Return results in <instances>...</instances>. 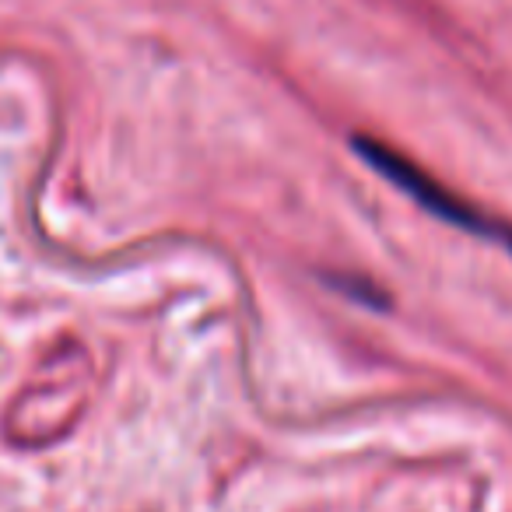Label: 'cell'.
I'll return each instance as SVG.
<instances>
[{"label": "cell", "mask_w": 512, "mask_h": 512, "mask_svg": "<svg viewBox=\"0 0 512 512\" xmlns=\"http://www.w3.org/2000/svg\"><path fill=\"white\" fill-rule=\"evenodd\" d=\"M95 362L81 341H60L8 407V439L15 446H50L64 439L92 397Z\"/></svg>", "instance_id": "cell-1"}, {"label": "cell", "mask_w": 512, "mask_h": 512, "mask_svg": "<svg viewBox=\"0 0 512 512\" xmlns=\"http://www.w3.org/2000/svg\"><path fill=\"white\" fill-rule=\"evenodd\" d=\"M358 151H362V155L369 158V162L376 165L386 179H393L400 190H407L411 197H418L421 204H425L428 211L439 214V218L453 221V225H460V228H470V232H488V221H484L481 214L467 204V200H460L442 183H435L425 169H418V165L407 162L404 155H397L390 144H379V141L362 137V141H358Z\"/></svg>", "instance_id": "cell-2"}, {"label": "cell", "mask_w": 512, "mask_h": 512, "mask_svg": "<svg viewBox=\"0 0 512 512\" xmlns=\"http://www.w3.org/2000/svg\"><path fill=\"white\" fill-rule=\"evenodd\" d=\"M498 235H502V239L509 242V249H512V228H502V232H498Z\"/></svg>", "instance_id": "cell-3"}]
</instances>
